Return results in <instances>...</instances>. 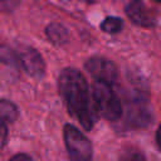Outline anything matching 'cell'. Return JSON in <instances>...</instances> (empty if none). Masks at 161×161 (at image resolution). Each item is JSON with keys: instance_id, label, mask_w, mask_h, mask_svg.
<instances>
[{"instance_id": "cell-1", "label": "cell", "mask_w": 161, "mask_h": 161, "mask_svg": "<svg viewBox=\"0 0 161 161\" xmlns=\"http://www.w3.org/2000/svg\"><path fill=\"white\" fill-rule=\"evenodd\" d=\"M58 84L69 113L86 130H91L96 122V111L84 75L74 68H65L59 75Z\"/></svg>"}, {"instance_id": "cell-2", "label": "cell", "mask_w": 161, "mask_h": 161, "mask_svg": "<svg viewBox=\"0 0 161 161\" xmlns=\"http://www.w3.org/2000/svg\"><path fill=\"white\" fill-rule=\"evenodd\" d=\"M93 107L108 121H116L122 114L121 101L109 86L94 83L93 86Z\"/></svg>"}, {"instance_id": "cell-3", "label": "cell", "mask_w": 161, "mask_h": 161, "mask_svg": "<svg viewBox=\"0 0 161 161\" xmlns=\"http://www.w3.org/2000/svg\"><path fill=\"white\" fill-rule=\"evenodd\" d=\"M64 142L72 161H91L92 145L75 126H64Z\"/></svg>"}, {"instance_id": "cell-4", "label": "cell", "mask_w": 161, "mask_h": 161, "mask_svg": "<svg viewBox=\"0 0 161 161\" xmlns=\"http://www.w3.org/2000/svg\"><path fill=\"white\" fill-rule=\"evenodd\" d=\"M86 68L97 83L112 86L117 79V68L114 63L104 57H92L87 60Z\"/></svg>"}, {"instance_id": "cell-5", "label": "cell", "mask_w": 161, "mask_h": 161, "mask_svg": "<svg viewBox=\"0 0 161 161\" xmlns=\"http://www.w3.org/2000/svg\"><path fill=\"white\" fill-rule=\"evenodd\" d=\"M20 62L25 69V72L34 77V78H42L45 72V64L42 58V55L35 49H26L20 58Z\"/></svg>"}, {"instance_id": "cell-6", "label": "cell", "mask_w": 161, "mask_h": 161, "mask_svg": "<svg viewBox=\"0 0 161 161\" xmlns=\"http://www.w3.org/2000/svg\"><path fill=\"white\" fill-rule=\"evenodd\" d=\"M126 14L135 24L140 26H151L155 24V18L151 15L146 5L141 1L128 3L126 6Z\"/></svg>"}, {"instance_id": "cell-7", "label": "cell", "mask_w": 161, "mask_h": 161, "mask_svg": "<svg viewBox=\"0 0 161 161\" xmlns=\"http://www.w3.org/2000/svg\"><path fill=\"white\" fill-rule=\"evenodd\" d=\"M150 114L146 107L141 103V101H136L135 104L130 106L128 108V119L131 123L136 126H143L145 123L148 122Z\"/></svg>"}, {"instance_id": "cell-8", "label": "cell", "mask_w": 161, "mask_h": 161, "mask_svg": "<svg viewBox=\"0 0 161 161\" xmlns=\"http://www.w3.org/2000/svg\"><path fill=\"white\" fill-rule=\"evenodd\" d=\"M45 33H47V36L49 38V40L55 45H62V44L67 43V40H68L67 29L58 23L49 24L45 29Z\"/></svg>"}, {"instance_id": "cell-9", "label": "cell", "mask_w": 161, "mask_h": 161, "mask_svg": "<svg viewBox=\"0 0 161 161\" xmlns=\"http://www.w3.org/2000/svg\"><path fill=\"white\" fill-rule=\"evenodd\" d=\"M122 28H123V20L117 16H108L101 24V29L108 34L119 33L122 30Z\"/></svg>"}, {"instance_id": "cell-10", "label": "cell", "mask_w": 161, "mask_h": 161, "mask_svg": "<svg viewBox=\"0 0 161 161\" xmlns=\"http://www.w3.org/2000/svg\"><path fill=\"white\" fill-rule=\"evenodd\" d=\"M18 116L16 107L9 101H0V118L3 121H14Z\"/></svg>"}, {"instance_id": "cell-11", "label": "cell", "mask_w": 161, "mask_h": 161, "mask_svg": "<svg viewBox=\"0 0 161 161\" xmlns=\"http://www.w3.org/2000/svg\"><path fill=\"white\" fill-rule=\"evenodd\" d=\"M0 60L10 65H16L19 63L16 54L9 47H0Z\"/></svg>"}, {"instance_id": "cell-12", "label": "cell", "mask_w": 161, "mask_h": 161, "mask_svg": "<svg viewBox=\"0 0 161 161\" xmlns=\"http://www.w3.org/2000/svg\"><path fill=\"white\" fill-rule=\"evenodd\" d=\"M6 140H8V128L5 121L0 118V148L6 143Z\"/></svg>"}, {"instance_id": "cell-13", "label": "cell", "mask_w": 161, "mask_h": 161, "mask_svg": "<svg viewBox=\"0 0 161 161\" xmlns=\"http://www.w3.org/2000/svg\"><path fill=\"white\" fill-rule=\"evenodd\" d=\"M126 161H145V157L140 152H131Z\"/></svg>"}, {"instance_id": "cell-14", "label": "cell", "mask_w": 161, "mask_h": 161, "mask_svg": "<svg viewBox=\"0 0 161 161\" xmlns=\"http://www.w3.org/2000/svg\"><path fill=\"white\" fill-rule=\"evenodd\" d=\"M9 161H33L30 158V156H28L26 153H18L15 156H13Z\"/></svg>"}, {"instance_id": "cell-15", "label": "cell", "mask_w": 161, "mask_h": 161, "mask_svg": "<svg viewBox=\"0 0 161 161\" xmlns=\"http://www.w3.org/2000/svg\"><path fill=\"white\" fill-rule=\"evenodd\" d=\"M156 140H157L158 146L161 147V125H160V127H158V130H157V133H156Z\"/></svg>"}]
</instances>
